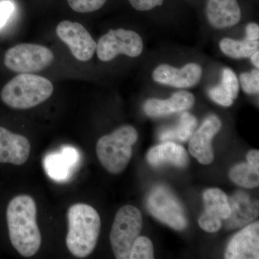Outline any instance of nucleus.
Here are the masks:
<instances>
[{"label": "nucleus", "instance_id": "obj_1", "mask_svg": "<svg viewBox=\"0 0 259 259\" xmlns=\"http://www.w3.org/2000/svg\"><path fill=\"white\" fill-rule=\"evenodd\" d=\"M36 214L35 200L25 194L12 199L7 208L10 242L20 255L27 258L36 254L41 245Z\"/></svg>", "mask_w": 259, "mask_h": 259}, {"label": "nucleus", "instance_id": "obj_2", "mask_svg": "<svg viewBox=\"0 0 259 259\" xmlns=\"http://www.w3.org/2000/svg\"><path fill=\"white\" fill-rule=\"evenodd\" d=\"M67 218L68 249L77 258H86L93 253L98 241L101 227L100 215L92 206L77 203L70 207Z\"/></svg>", "mask_w": 259, "mask_h": 259}, {"label": "nucleus", "instance_id": "obj_3", "mask_svg": "<svg viewBox=\"0 0 259 259\" xmlns=\"http://www.w3.org/2000/svg\"><path fill=\"white\" fill-rule=\"evenodd\" d=\"M54 93L50 80L32 74H20L5 85L0 97L5 105L26 110L47 101Z\"/></svg>", "mask_w": 259, "mask_h": 259}, {"label": "nucleus", "instance_id": "obj_4", "mask_svg": "<svg viewBox=\"0 0 259 259\" xmlns=\"http://www.w3.org/2000/svg\"><path fill=\"white\" fill-rule=\"evenodd\" d=\"M138 137L137 131L133 126L124 125L99 140L97 155L107 171L118 175L125 169L132 156V146Z\"/></svg>", "mask_w": 259, "mask_h": 259}, {"label": "nucleus", "instance_id": "obj_5", "mask_svg": "<svg viewBox=\"0 0 259 259\" xmlns=\"http://www.w3.org/2000/svg\"><path fill=\"white\" fill-rule=\"evenodd\" d=\"M142 225V215L137 207L127 204L117 211L110 236L116 258L129 259L131 248L139 236Z\"/></svg>", "mask_w": 259, "mask_h": 259}, {"label": "nucleus", "instance_id": "obj_6", "mask_svg": "<svg viewBox=\"0 0 259 259\" xmlns=\"http://www.w3.org/2000/svg\"><path fill=\"white\" fill-rule=\"evenodd\" d=\"M54 61V53L44 46L20 44L5 53L8 69L20 74H32L49 67Z\"/></svg>", "mask_w": 259, "mask_h": 259}, {"label": "nucleus", "instance_id": "obj_7", "mask_svg": "<svg viewBox=\"0 0 259 259\" xmlns=\"http://www.w3.org/2000/svg\"><path fill=\"white\" fill-rule=\"evenodd\" d=\"M146 207L153 217L177 231H182L187 226L183 207L166 187L153 188L148 194Z\"/></svg>", "mask_w": 259, "mask_h": 259}, {"label": "nucleus", "instance_id": "obj_8", "mask_svg": "<svg viewBox=\"0 0 259 259\" xmlns=\"http://www.w3.org/2000/svg\"><path fill=\"white\" fill-rule=\"evenodd\" d=\"M144 44L137 32L125 29L110 30L100 37L97 44L99 59L108 62L120 54L129 57H138L142 54Z\"/></svg>", "mask_w": 259, "mask_h": 259}, {"label": "nucleus", "instance_id": "obj_9", "mask_svg": "<svg viewBox=\"0 0 259 259\" xmlns=\"http://www.w3.org/2000/svg\"><path fill=\"white\" fill-rule=\"evenodd\" d=\"M56 34L77 60L88 61L93 57L96 42L81 24L64 20L57 25Z\"/></svg>", "mask_w": 259, "mask_h": 259}, {"label": "nucleus", "instance_id": "obj_10", "mask_svg": "<svg viewBox=\"0 0 259 259\" xmlns=\"http://www.w3.org/2000/svg\"><path fill=\"white\" fill-rule=\"evenodd\" d=\"M221 128V122L217 116L209 115L191 136L189 151L202 164H210L214 159L212 141Z\"/></svg>", "mask_w": 259, "mask_h": 259}, {"label": "nucleus", "instance_id": "obj_11", "mask_svg": "<svg viewBox=\"0 0 259 259\" xmlns=\"http://www.w3.org/2000/svg\"><path fill=\"white\" fill-rule=\"evenodd\" d=\"M202 67L190 63L178 69L168 64H161L153 71V79L161 84L177 88H190L199 82L202 76Z\"/></svg>", "mask_w": 259, "mask_h": 259}, {"label": "nucleus", "instance_id": "obj_12", "mask_svg": "<svg viewBox=\"0 0 259 259\" xmlns=\"http://www.w3.org/2000/svg\"><path fill=\"white\" fill-rule=\"evenodd\" d=\"M227 259L259 258V223L243 228L235 235L227 246Z\"/></svg>", "mask_w": 259, "mask_h": 259}, {"label": "nucleus", "instance_id": "obj_13", "mask_svg": "<svg viewBox=\"0 0 259 259\" xmlns=\"http://www.w3.org/2000/svg\"><path fill=\"white\" fill-rule=\"evenodd\" d=\"M228 200L231 214L229 217L223 220L226 229L242 228L258 217V201L253 200L243 191H237Z\"/></svg>", "mask_w": 259, "mask_h": 259}, {"label": "nucleus", "instance_id": "obj_14", "mask_svg": "<svg viewBox=\"0 0 259 259\" xmlns=\"http://www.w3.org/2000/svg\"><path fill=\"white\" fill-rule=\"evenodd\" d=\"M30 153L28 139L0 126V163L23 164Z\"/></svg>", "mask_w": 259, "mask_h": 259}, {"label": "nucleus", "instance_id": "obj_15", "mask_svg": "<svg viewBox=\"0 0 259 259\" xmlns=\"http://www.w3.org/2000/svg\"><path fill=\"white\" fill-rule=\"evenodd\" d=\"M206 14L209 24L217 29L234 26L241 18L237 0H207Z\"/></svg>", "mask_w": 259, "mask_h": 259}, {"label": "nucleus", "instance_id": "obj_16", "mask_svg": "<svg viewBox=\"0 0 259 259\" xmlns=\"http://www.w3.org/2000/svg\"><path fill=\"white\" fill-rule=\"evenodd\" d=\"M79 154L73 146H64L60 152L49 153L44 159L47 175L56 181H65L77 164Z\"/></svg>", "mask_w": 259, "mask_h": 259}, {"label": "nucleus", "instance_id": "obj_17", "mask_svg": "<svg viewBox=\"0 0 259 259\" xmlns=\"http://www.w3.org/2000/svg\"><path fill=\"white\" fill-rule=\"evenodd\" d=\"M194 97L187 91H180L174 94L168 100L149 99L144 104V112L150 117H161L185 111L193 106Z\"/></svg>", "mask_w": 259, "mask_h": 259}, {"label": "nucleus", "instance_id": "obj_18", "mask_svg": "<svg viewBox=\"0 0 259 259\" xmlns=\"http://www.w3.org/2000/svg\"><path fill=\"white\" fill-rule=\"evenodd\" d=\"M147 160L151 166L155 167L161 166L166 163L185 167L188 163V155L180 145L166 141L151 148L148 151Z\"/></svg>", "mask_w": 259, "mask_h": 259}, {"label": "nucleus", "instance_id": "obj_19", "mask_svg": "<svg viewBox=\"0 0 259 259\" xmlns=\"http://www.w3.org/2000/svg\"><path fill=\"white\" fill-rule=\"evenodd\" d=\"M258 40H250L245 37L243 40L226 37L220 42V49L225 55L233 59L250 58L255 51H258Z\"/></svg>", "mask_w": 259, "mask_h": 259}, {"label": "nucleus", "instance_id": "obj_20", "mask_svg": "<svg viewBox=\"0 0 259 259\" xmlns=\"http://www.w3.org/2000/svg\"><path fill=\"white\" fill-rule=\"evenodd\" d=\"M197 125V119L189 112H184L181 116L178 125L175 127L163 130L159 134V139L162 141L174 140L185 142L190 139Z\"/></svg>", "mask_w": 259, "mask_h": 259}, {"label": "nucleus", "instance_id": "obj_21", "mask_svg": "<svg viewBox=\"0 0 259 259\" xmlns=\"http://www.w3.org/2000/svg\"><path fill=\"white\" fill-rule=\"evenodd\" d=\"M204 210L215 214L222 220L226 219L231 214L229 200L223 191L218 188L208 189L204 192Z\"/></svg>", "mask_w": 259, "mask_h": 259}, {"label": "nucleus", "instance_id": "obj_22", "mask_svg": "<svg viewBox=\"0 0 259 259\" xmlns=\"http://www.w3.org/2000/svg\"><path fill=\"white\" fill-rule=\"evenodd\" d=\"M230 179L237 185L245 188H254L259 185V168L249 163H242L232 168Z\"/></svg>", "mask_w": 259, "mask_h": 259}, {"label": "nucleus", "instance_id": "obj_23", "mask_svg": "<svg viewBox=\"0 0 259 259\" xmlns=\"http://www.w3.org/2000/svg\"><path fill=\"white\" fill-rule=\"evenodd\" d=\"M151 258H153L152 242L147 237H138L131 248L129 259Z\"/></svg>", "mask_w": 259, "mask_h": 259}, {"label": "nucleus", "instance_id": "obj_24", "mask_svg": "<svg viewBox=\"0 0 259 259\" xmlns=\"http://www.w3.org/2000/svg\"><path fill=\"white\" fill-rule=\"evenodd\" d=\"M221 84L233 100L237 98L239 93V81L233 70L229 68H225L223 70Z\"/></svg>", "mask_w": 259, "mask_h": 259}, {"label": "nucleus", "instance_id": "obj_25", "mask_svg": "<svg viewBox=\"0 0 259 259\" xmlns=\"http://www.w3.org/2000/svg\"><path fill=\"white\" fill-rule=\"evenodd\" d=\"M70 8L79 13H92L102 8L107 0H67Z\"/></svg>", "mask_w": 259, "mask_h": 259}, {"label": "nucleus", "instance_id": "obj_26", "mask_svg": "<svg viewBox=\"0 0 259 259\" xmlns=\"http://www.w3.org/2000/svg\"><path fill=\"white\" fill-rule=\"evenodd\" d=\"M240 82L243 91L248 95L258 94L259 92V71L258 69L250 72H244L240 76Z\"/></svg>", "mask_w": 259, "mask_h": 259}, {"label": "nucleus", "instance_id": "obj_27", "mask_svg": "<svg viewBox=\"0 0 259 259\" xmlns=\"http://www.w3.org/2000/svg\"><path fill=\"white\" fill-rule=\"evenodd\" d=\"M199 225L204 231L216 233L223 226V220L215 214L204 210L199 219Z\"/></svg>", "mask_w": 259, "mask_h": 259}, {"label": "nucleus", "instance_id": "obj_28", "mask_svg": "<svg viewBox=\"0 0 259 259\" xmlns=\"http://www.w3.org/2000/svg\"><path fill=\"white\" fill-rule=\"evenodd\" d=\"M209 96L211 100L218 105L223 107H230L233 105V100L230 96L229 94L226 91V89L223 88L222 84L217 85L213 87L209 90Z\"/></svg>", "mask_w": 259, "mask_h": 259}, {"label": "nucleus", "instance_id": "obj_29", "mask_svg": "<svg viewBox=\"0 0 259 259\" xmlns=\"http://www.w3.org/2000/svg\"><path fill=\"white\" fill-rule=\"evenodd\" d=\"M130 4L134 9L139 11H148L161 6L164 0H128Z\"/></svg>", "mask_w": 259, "mask_h": 259}, {"label": "nucleus", "instance_id": "obj_30", "mask_svg": "<svg viewBox=\"0 0 259 259\" xmlns=\"http://www.w3.org/2000/svg\"><path fill=\"white\" fill-rule=\"evenodd\" d=\"M14 10V4L10 0H4L0 3V28L7 23Z\"/></svg>", "mask_w": 259, "mask_h": 259}, {"label": "nucleus", "instance_id": "obj_31", "mask_svg": "<svg viewBox=\"0 0 259 259\" xmlns=\"http://www.w3.org/2000/svg\"><path fill=\"white\" fill-rule=\"evenodd\" d=\"M245 34L247 38L250 40H258L259 26L256 23H249L245 28Z\"/></svg>", "mask_w": 259, "mask_h": 259}, {"label": "nucleus", "instance_id": "obj_32", "mask_svg": "<svg viewBox=\"0 0 259 259\" xmlns=\"http://www.w3.org/2000/svg\"><path fill=\"white\" fill-rule=\"evenodd\" d=\"M247 161L252 166L259 168V151L258 150H252L247 154Z\"/></svg>", "mask_w": 259, "mask_h": 259}, {"label": "nucleus", "instance_id": "obj_33", "mask_svg": "<svg viewBox=\"0 0 259 259\" xmlns=\"http://www.w3.org/2000/svg\"><path fill=\"white\" fill-rule=\"evenodd\" d=\"M250 60H251L252 64L254 65L255 68L258 69L259 67V52L258 51H255L254 54L250 56Z\"/></svg>", "mask_w": 259, "mask_h": 259}]
</instances>
